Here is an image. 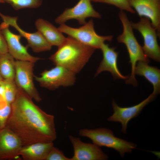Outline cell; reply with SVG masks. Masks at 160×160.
Listing matches in <instances>:
<instances>
[{
	"label": "cell",
	"mask_w": 160,
	"mask_h": 160,
	"mask_svg": "<svg viewBox=\"0 0 160 160\" xmlns=\"http://www.w3.org/2000/svg\"><path fill=\"white\" fill-rule=\"evenodd\" d=\"M32 99L18 87L5 127L18 137L23 146L53 142L57 138L54 116L42 110Z\"/></svg>",
	"instance_id": "1"
},
{
	"label": "cell",
	"mask_w": 160,
	"mask_h": 160,
	"mask_svg": "<svg viewBox=\"0 0 160 160\" xmlns=\"http://www.w3.org/2000/svg\"><path fill=\"white\" fill-rule=\"evenodd\" d=\"M95 49L68 36L49 59L55 65L76 74L83 68Z\"/></svg>",
	"instance_id": "2"
},
{
	"label": "cell",
	"mask_w": 160,
	"mask_h": 160,
	"mask_svg": "<svg viewBox=\"0 0 160 160\" xmlns=\"http://www.w3.org/2000/svg\"><path fill=\"white\" fill-rule=\"evenodd\" d=\"M119 18L123 26V31L117 38L118 41L124 44L126 47L131 65V73L129 80L134 82L136 79L135 71L137 63L138 61L149 63L148 58L145 54L142 48L135 36L130 21L126 13L121 10L119 13Z\"/></svg>",
	"instance_id": "3"
},
{
	"label": "cell",
	"mask_w": 160,
	"mask_h": 160,
	"mask_svg": "<svg viewBox=\"0 0 160 160\" xmlns=\"http://www.w3.org/2000/svg\"><path fill=\"white\" fill-rule=\"evenodd\" d=\"M79 134L89 138L93 143L99 147L104 146L115 149L123 157L126 153H131L137 146L133 143L115 137L112 131L105 128L81 129L79 130Z\"/></svg>",
	"instance_id": "4"
},
{
	"label": "cell",
	"mask_w": 160,
	"mask_h": 160,
	"mask_svg": "<svg viewBox=\"0 0 160 160\" xmlns=\"http://www.w3.org/2000/svg\"><path fill=\"white\" fill-rule=\"evenodd\" d=\"M57 28L62 33L66 34L81 43L95 49H100L104 41H110L113 38L112 35L103 36L97 34L95 30L92 19L78 28L70 27L64 23L60 24Z\"/></svg>",
	"instance_id": "5"
},
{
	"label": "cell",
	"mask_w": 160,
	"mask_h": 160,
	"mask_svg": "<svg viewBox=\"0 0 160 160\" xmlns=\"http://www.w3.org/2000/svg\"><path fill=\"white\" fill-rule=\"evenodd\" d=\"M34 77L41 87L51 90L60 86H71L76 80V73L58 65H56L50 70H45L40 76H34Z\"/></svg>",
	"instance_id": "6"
},
{
	"label": "cell",
	"mask_w": 160,
	"mask_h": 160,
	"mask_svg": "<svg viewBox=\"0 0 160 160\" xmlns=\"http://www.w3.org/2000/svg\"><path fill=\"white\" fill-rule=\"evenodd\" d=\"M131 23L133 28L137 30L143 37L144 44L142 48L145 55L148 58L159 62L160 47L157 39L159 36L150 20L146 17H142L138 22Z\"/></svg>",
	"instance_id": "7"
},
{
	"label": "cell",
	"mask_w": 160,
	"mask_h": 160,
	"mask_svg": "<svg viewBox=\"0 0 160 160\" xmlns=\"http://www.w3.org/2000/svg\"><path fill=\"white\" fill-rule=\"evenodd\" d=\"M34 63L28 61H15V80L18 87L23 90L32 99L39 102L42 99L33 81Z\"/></svg>",
	"instance_id": "8"
},
{
	"label": "cell",
	"mask_w": 160,
	"mask_h": 160,
	"mask_svg": "<svg viewBox=\"0 0 160 160\" xmlns=\"http://www.w3.org/2000/svg\"><path fill=\"white\" fill-rule=\"evenodd\" d=\"M9 25L4 22L0 25V30L6 40L8 52L16 60L31 61L34 63L41 59L34 57L28 52V46H25L20 43L22 36L12 33L9 29Z\"/></svg>",
	"instance_id": "9"
},
{
	"label": "cell",
	"mask_w": 160,
	"mask_h": 160,
	"mask_svg": "<svg viewBox=\"0 0 160 160\" xmlns=\"http://www.w3.org/2000/svg\"><path fill=\"white\" fill-rule=\"evenodd\" d=\"M91 2L90 0H79L72 8H66L56 18L55 23L60 25L67 20L75 19L83 25L86 23L85 20L87 17L100 18V14L94 9Z\"/></svg>",
	"instance_id": "10"
},
{
	"label": "cell",
	"mask_w": 160,
	"mask_h": 160,
	"mask_svg": "<svg viewBox=\"0 0 160 160\" xmlns=\"http://www.w3.org/2000/svg\"><path fill=\"white\" fill-rule=\"evenodd\" d=\"M156 95L152 92L147 98L139 103L129 107H120L118 105L114 100H113L112 104L114 113L108 118V120L121 123L122 125L121 131L124 133H126L129 121L133 118L137 116L144 107L152 101Z\"/></svg>",
	"instance_id": "11"
},
{
	"label": "cell",
	"mask_w": 160,
	"mask_h": 160,
	"mask_svg": "<svg viewBox=\"0 0 160 160\" xmlns=\"http://www.w3.org/2000/svg\"><path fill=\"white\" fill-rule=\"evenodd\" d=\"M0 16L3 22L15 28L22 37H24L27 40L28 46L30 47L34 52H40L49 51L51 49L52 46L39 31L30 33L21 29L17 23V17H13L5 15L1 12Z\"/></svg>",
	"instance_id": "12"
},
{
	"label": "cell",
	"mask_w": 160,
	"mask_h": 160,
	"mask_svg": "<svg viewBox=\"0 0 160 160\" xmlns=\"http://www.w3.org/2000/svg\"><path fill=\"white\" fill-rule=\"evenodd\" d=\"M74 149V154L71 160H105L108 156L99 146L93 143L82 142L79 137L69 136Z\"/></svg>",
	"instance_id": "13"
},
{
	"label": "cell",
	"mask_w": 160,
	"mask_h": 160,
	"mask_svg": "<svg viewBox=\"0 0 160 160\" xmlns=\"http://www.w3.org/2000/svg\"><path fill=\"white\" fill-rule=\"evenodd\" d=\"M23 146L18 137L8 128L0 129V160L17 159Z\"/></svg>",
	"instance_id": "14"
},
{
	"label": "cell",
	"mask_w": 160,
	"mask_h": 160,
	"mask_svg": "<svg viewBox=\"0 0 160 160\" xmlns=\"http://www.w3.org/2000/svg\"><path fill=\"white\" fill-rule=\"evenodd\" d=\"M140 17L149 18L160 37V0H128Z\"/></svg>",
	"instance_id": "15"
},
{
	"label": "cell",
	"mask_w": 160,
	"mask_h": 160,
	"mask_svg": "<svg viewBox=\"0 0 160 160\" xmlns=\"http://www.w3.org/2000/svg\"><path fill=\"white\" fill-rule=\"evenodd\" d=\"M116 47H111L108 44L103 43L100 49L103 54V58L98 67L95 76L103 71L110 72L114 79H127L129 76L123 75L119 71L117 65L118 53L115 51Z\"/></svg>",
	"instance_id": "16"
},
{
	"label": "cell",
	"mask_w": 160,
	"mask_h": 160,
	"mask_svg": "<svg viewBox=\"0 0 160 160\" xmlns=\"http://www.w3.org/2000/svg\"><path fill=\"white\" fill-rule=\"evenodd\" d=\"M35 25L37 31L52 46L58 47L66 39L58 28L46 20L38 19L35 21Z\"/></svg>",
	"instance_id": "17"
},
{
	"label": "cell",
	"mask_w": 160,
	"mask_h": 160,
	"mask_svg": "<svg viewBox=\"0 0 160 160\" xmlns=\"http://www.w3.org/2000/svg\"><path fill=\"white\" fill-rule=\"evenodd\" d=\"M54 144L51 142H37L23 146L19 155L24 160H45Z\"/></svg>",
	"instance_id": "18"
},
{
	"label": "cell",
	"mask_w": 160,
	"mask_h": 160,
	"mask_svg": "<svg viewBox=\"0 0 160 160\" xmlns=\"http://www.w3.org/2000/svg\"><path fill=\"white\" fill-rule=\"evenodd\" d=\"M135 75L145 77L153 85V93L157 95L160 92V70L156 67L150 66L148 63L138 61L135 71Z\"/></svg>",
	"instance_id": "19"
},
{
	"label": "cell",
	"mask_w": 160,
	"mask_h": 160,
	"mask_svg": "<svg viewBox=\"0 0 160 160\" xmlns=\"http://www.w3.org/2000/svg\"><path fill=\"white\" fill-rule=\"evenodd\" d=\"M15 61L8 52L0 54V75L4 79H15Z\"/></svg>",
	"instance_id": "20"
},
{
	"label": "cell",
	"mask_w": 160,
	"mask_h": 160,
	"mask_svg": "<svg viewBox=\"0 0 160 160\" xmlns=\"http://www.w3.org/2000/svg\"><path fill=\"white\" fill-rule=\"evenodd\" d=\"M16 10L25 8H36L41 4L42 0H3Z\"/></svg>",
	"instance_id": "21"
},
{
	"label": "cell",
	"mask_w": 160,
	"mask_h": 160,
	"mask_svg": "<svg viewBox=\"0 0 160 160\" xmlns=\"http://www.w3.org/2000/svg\"><path fill=\"white\" fill-rule=\"evenodd\" d=\"M4 81L5 99L7 103L11 104L16 98L18 87L15 79H4Z\"/></svg>",
	"instance_id": "22"
},
{
	"label": "cell",
	"mask_w": 160,
	"mask_h": 160,
	"mask_svg": "<svg viewBox=\"0 0 160 160\" xmlns=\"http://www.w3.org/2000/svg\"><path fill=\"white\" fill-rule=\"evenodd\" d=\"M11 108V104L4 99L0 98V129L5 127Z\"/></svg>",
	"instance_id": "23"
},
{
	"label": "cell",
	"mask_w": 160,
	"mask_h": 160,
	"mask_svg": "<svg viewBox=\"0 0 160 160\" xmlns=\"http://www.w3.org/2000/svg\"><path fill=\"white\" fill-rule=\"evenodd\" d=\"M91 1L101 2L113 5L121 10H125L132 13L135 11L130 5L128 0H90Z\"/></svg>",
	"instance_id": "24"
},
{
	"label": "cell",
	"mask_w": 160,
	"mask_h": 160,
	"mask_svg": "<svg viewBox=\"0 0 160 160\" xmlns=\"http://www.w3.org/2000/svg\"><path fill=\"white\" fill-rule=\"evenodd\" d=\"M45 160H71V158L67 157L61 151L53 146Z\"/></svg>",
	"instance_id": "25"
},
{
	"label": "cell",
	"mask_w": 160,
	"mask_h": 160,
	"mask_svg": "<svg viewBox=\"0 0 160 160\" xmlns=\"http://www.w3.org/2000/svg\"><path fill=\"white\" fill-rule=\"evenodd\" d=\"M8 52L7 43L2 34L0 30V54H2Z\"/></svg>",
	"instance_id": "26"
},
{
	"label": "cell",
	"mask_w": 160,
	"mask_h": 160,
	"mask_svg": "<svg viewBox=\"0 0 160 160\" xmlns=\"http://www.w3.org/2000/svg\"><path fill=\"white\" fill-rule=\"evenodd\" d=\"M5 82L3 79L0 81V97H4Z\"/></svg>",
	"instance_id": "27"
},
{
	"label": "cell",
	"mask_w": 160,
	"mask_h": 160,
	"mask_svg": "<svg viewBox=\"0 0 160 160\" xmlns=\"http://www.w3.org/2000/svg\"><path fill=\"white\" fill-rule=\"evenodd\" d=\"M0 3H5L3 0H0Z\"/></svg>",
	"instance_id": "28"
},
{
	"label": "cell",
	"mask_w": 160,
	"mask_h": 160,
	"mask_svg": "<svg viewBox=\"0 0 160 160\" xmlns=\"http://www.w3.org/2000/svg\"><path fill=\"white\" fill-rule=\"evenodd\" d=\"M3 78L0 75V81Z\"/></svg>",
	"instance_id": "29"
}]
</instances>
